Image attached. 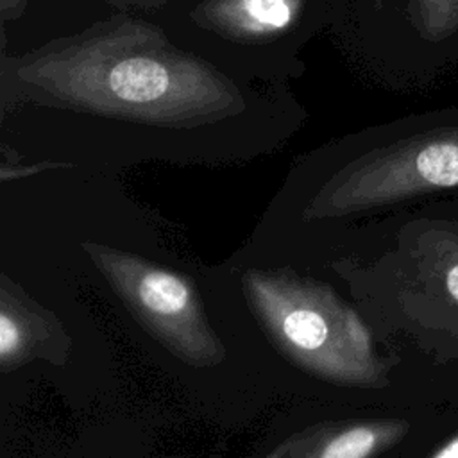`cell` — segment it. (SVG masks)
I'll list each match as a JSON object with an SVG mask.
<instances>
[{
	"mask_svg": "<svg viewBox=\"0 0 458 458\" xmlns=\"http://www.w3.org/2000/svg\"><path fill=\"white\" fill-rule=\"evenodd\" d=\"M302 122L290 86L233 75L127 11L0 57V125L25 147L114 156L261 147Z\"/></svg>",
	"mask_w": 458,
	"mask_h": 458,
	"instance_id": "1",
	"label": "cell"
},
{
	"mask_svg": "<svg viewBox=\"0 0 458 458\" xmlns=\"http://www.w3.org/2000/svg\"><path fill=\"white\" fill-rule=\"evenodd\" d=\"M333 0H168L157 14L181 47L247 81L290 86Z\"/></svg>",
	"mask_w": 458,
	"mask_h": 458,
	"instance_id": "2",
	"label": "cell"
},
{
	"mask_svg": "<svg viewBox=\"0 0 458 458\" xmlns=\"http://www.w3.org/2000/svg\"><path fill=\"white\" fill-rule=\"evenodd\" d=\"M324 150L345 157L340 191L352 200L381 202L458 186V131L401 138L361 132Z\"/></svg>",
	"mask_w": 458,
	"mask_h": 458,
	"instance_id": "3",
	"label": "cell"
},
{
	"mask_svg": "<svg viewBox=\"0 0 458 458\" xmlns=\"http://www.w3.org/2000/svg\"><path fill=\"white\" fill-rule=\"evenodd\" d=\"M141 304L161 317L181 315L190 308L191 293L182 279L165 270L147 272L138 284Z\"/></svg>",
	"mask_w": 458,
	"mask_h": 458,
	"instance_id": "4",
	"label": "cell"
},
{
	"mask_svg": "<svg viewBox=\"0 0 458 458\" xmlns=\"http://www.w3.org/2000/svg\"><path fill=\"white\" fill-rule=\"evenodd\" d=\"M397 435V426H356L336 438L324 449L320 458H367L385 438Z\"/></svg>",
	"mask_w": 458,
	"mask_h": 458,
	"instance_id": "5",
	"label": "cell"
},
{
	"mask_svg": "<svg viewBox=\"0 0 458 458\" xmlns=\"http://www.w3.org/2000/svg\"><path fill=\"white\" fill-rule=\"evenodd\" d=\"M286 340L302 351H317L327 340V324L324 317L310 308H295L283 318Z\"/></svg>",
	"mask_w": 458,
	"mask_h": 458,
	"instance_id": "6",
	"label": "cell"
},
{
	"mask_svg": "<svg viewBox=\"0 0 458 458\" xmlns=\"http://www.w3.org/2000/svg\"><path fill=\"white\" fill-rule=\"evenodd\" d=\"M440 283L445 301L458 308V236L444 240V252L440 263Z\"/></svg>",
	"mask_w": 458,
	"mask_h": 458,
	"instance_id": "7",
	"label": "cell"
},
{
	"mask_svg": "<svg viewBox=\"0 0 458 458\" xmlns=\"http://www.w3.org/2000/svg\"><path fill=\"white\" fill-rule=\"evenodd\" d=\"M417 5L428 27H442L444 13L454 14L458 11V0H417Z\"/></svg>",
	"mask_w": 458,
	"mask_h": 458,
	"instance_id": "8",
	"label": "cell"
},
{
	"mask_svg": "<svg viewBox=\"0 0 458 458\" xmlns=\"http://www.w3.org/2000/svg\"><path fill=\"white\" fill-rule=\"evenodd\" d=\"M116 5L118 11H127V13H147V14H159L168 0H107Z\"/></svg>",
	"mask_w": 458,
	"mask_h": 458,
	"instance_id": "9",
	"label": "cell"
},
{
	"mask_svg": "<svg viewBox=\"0 0 458 458\" xmlns=\"http://www.w3.org/2000/svg\"><path fill=\"white\" fill-rule=\"evenodd\" d=\"M18 340H20V335H18L16 324L5 313H2V317H0V352L4 358H7L16 349Z\"/></svg>",
	"mask_w": 458,
	"mask_h": 458,
	"instance_id": "10",
	"label": "cell"
},
{
	"mask_svg": "<svg viewBox=\"0 0 458 458\" xmlns=\"http://www.w3.org/2000/svg\"><path fill=\"white\" fill-rule=\"evenodd\" d=\"M29 0H0V18L2 21L16 20L23 14Z\"/></svg>",
	"mask_w": 458,
	"mask_h": 458,
	"instance_id": "11",
	"label": "cell"
},
{
	"mask_svg": "<svg viewBox=\"0 0 458 458\" xmlns=\"http://www.w3.org/2000/svg\"><path fill=\"white\" fill-rule=\"evenodd\" d=\"M431 458H458V435L445 442Z\"/></svg>",
	"mask_w": 458,
	"mask_h": 458,
	"instance_id": "12",
	"label": "cell"
}]
</instances>
